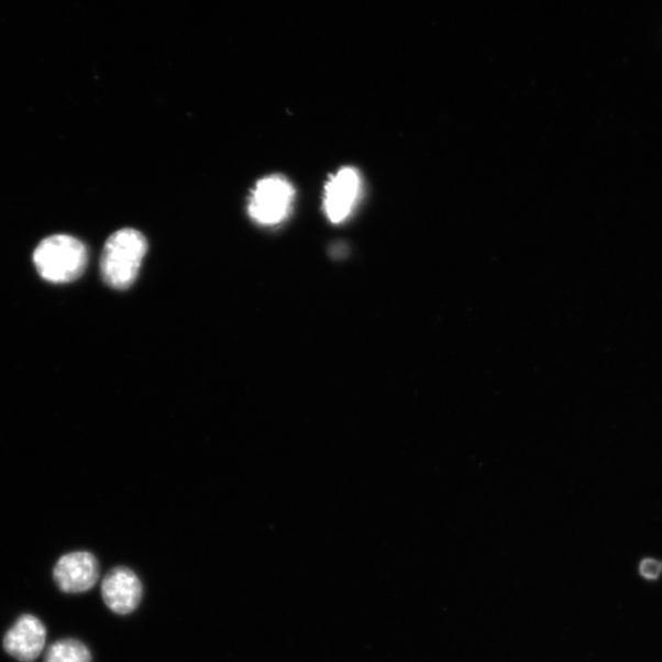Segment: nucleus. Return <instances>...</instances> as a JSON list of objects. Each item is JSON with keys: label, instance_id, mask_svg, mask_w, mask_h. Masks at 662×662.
<instances>
[{"label": "nucleus", "instance_id": "nucleus-3", "mask_svg": "<svg viewBox=\"0 0 662 662\" xmlns=\"http://www.w3.org/2000/svg\"><path fill=\"white\" fill-rule=\"evenodd\" d=\"M295 188L284 176L265 177L256 184L249 205L250 217L262 227H276L290 216Z\"/></svg>", "mask_w": 662, "mask_h": 662}, {"label": "nucleus", "instance_id": "nucleus-4", "mask_svg": "<svg viewBox=\"0 0 662 662\" xmlns=\"http://www.w3.org/2000/svg\"><path fill=\"white\" fill-rule=\"evenodd\" d=\"M100 576V565L87 551L64 554L53 570V580L63 593L81 594L92 589Z\"/></svg>", "mask_w": 662, "mask_h": 662}, {"label": "nucleus", "instance_id": "nucleus-5", "mask_svg": "<svg viewBox=\"0 0 662 662\" xmlns=\"http://www.w3.org/2000/svg\"><path fill=\"white\" fill-rule=\"evenodd\" d=\"M47 629L41 619L25 614L16 619L3 639V647L10 657L20 662H34L44 651Z\"/></svg>", "mask_w": 662, "mask_h": 662}, {"label": "nucleus", "instance_id": "nucleus-6", "mask_svg": "<svg viewBox=\"0 0 662 662\" xmlns=\"http://www.w3.org/2000/svg\"><path fill=\"white\" fill-rule=\"evenodd\" d=\"M362 181L355 168H341L326 185L324 211L333 223L345 221L361 195Z\"/></svg>", "mask_w": 662, "mask_h": 662}, {"label": "nucleus", "instance_id": "nucleus-2", "mask_svg": "<svg viewBox=\"0 0 662 662\" xmlns=\"http://www.w3.org/2000/svg\"><path fill=\"white\" fill-rule=\"evenodd\" d=\"M147 252V241L133 229L115 231L106 241L100 272L103 283L113 290H128L136 280Z\"/></svg>", "mask_w": 662, "mask_h": 662}, {"label": "nucleus", "instance_id": "nucleus-8", "mask_svg": "<svg viewBox=\"0 0 662 662\" xmlns=\"http://www.w3.org/2000/svg\"><path fill=\"white\" fill-rule=\"evenodd\" d=\"M45 662H91V653L77 639H62L47 649Z\"/></svg>", "mask_w": 662, "mask_h": 662}, {"label": "nucleus", "instance_id": "nucleus-1", "mask_svg": "<svg viewBox=\"0 0 662 662\" xmlns=\"http://www.w3.org/2000/svg\"><path fill=\"white\" fill-rule=\"evenodd\" d=\"M38 275L55 285L80 279L89 265V249L70 234H53L42 240L32 255Z\"/></svg>", "mask_w": 662, "mask_h": 662}, {"label": "nucleus", "instance_id": "nucleus-7", "mask_svg": "<svg viewBox=\"0 0 662 662\" xmlns=\"http://www.w3.org/2000/svg\"><path fill=\"white\" fill-rule=\"evenodd\" d=\"M102 599L114 614H132L141 604L143 586L130 569L117 567L104 576L101 586Z\"/></svg>", "mask_w": 662, "mask_h": 662}, {"label": "nucleus", "instance_id": "nucleus-9", "mask_svg": "<svg viewBox=\"0 0 662 662\" xmlns=\"http://www.w3.org/2000/svg\"><path fill=\"white\" fill-rule=\"evenodd\" d=\"M639 572L646 580L655 581L662 572V562L654 559H646L640 563Z\"/></svg>", "mask_w": 662, "mask_h": 662}]
</instances>
